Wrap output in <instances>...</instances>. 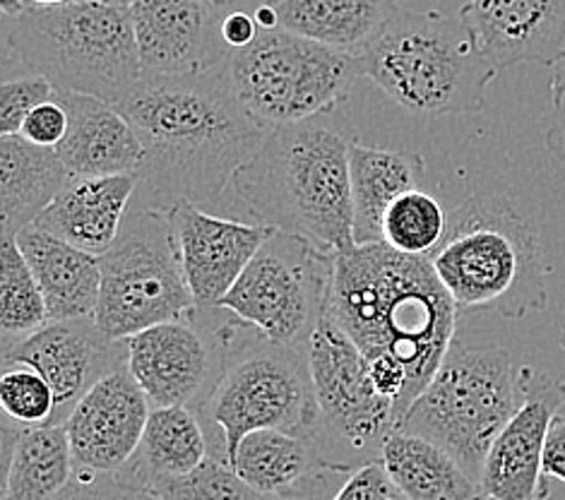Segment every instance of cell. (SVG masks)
Segmentation results:
<instances>
[{
	"instance_id": "cell-1",
	"label": "cell",
	"mask_w": 565,
	"mask_h": 500,
	"mask_svg": "<svg viewBox=\"0 0 565 500\" xmlns=\"http://www.w3.org/2000/svg\"><path fill=\"white\" fill-rule=\"evenodd\" d=\"M116 106L142 142L138 179L157 210L220 198L270 135L238 102L224 63L195 75H142Z\"/></svg>"
},
{
	"instance_id": "cell-2",
	"label": "cell",
	"mask_w": 565,
	"mask_h": 500,
	"mask_svg": "<svg viewBox=\"0 0 565 500\" xmlns=\"http://www.w3.org/2000/svg\"><path fill=\"white\" fill-rule=\"evenodd\" d=\"M328 310L366 361L393 359L407 371L412 404L455 342L457 306L434 265L383 241L334 255Z\"/></svg>"
},
{
	"instance_id": "cell-3",
	"label": "cell",
	"mask_w": 565,
	"mask_h": 500,
	"mask_svg": "<svg viewBox=\"0 0 565 500\" xmlns=\"http://www.w3.org/2000/svg\"><path fill=\"white\" fill-rule=\"evenodd\" d=\"M334 114L270 130L260 152L236 173L234 188L255 224L338 255L356 246L349 175L354 135Z\"/></svg>"
},
{
	"instance_id": "cell-4",
	"label": "cell",
	"mask_w": 565,
	"mask_h": 500,
	"mask_svg": "<svg viewBox=\"0 0 565 500\" xmlns=\"http://www.w3.org/2000/svg\"><path fill=\"white\" fill-rule=\"evenodd\" d=\"M428 260L457 310L522 320L548 306L540 228L508 195L477 193L457 205Z\"/></svg>"
},
{
	"instance_id": "cell-5",
	"label": "cell",
	"mask_w": 565,
	"mask_h": 500,
	"mask_svg": "<svg viewBox=\"0 0 565 500\" xmlns=\"http://www.w3.org/2000/svg\"><path fill=\"white\" fill-rule=\"evenodd\" d=\"M356 63L385 97L419 116L481 111L498 75L462 20L438 10L399 8Z\"/></svg>"
},
{
	"instance_id": "cell-6",
	"label": "cell",
	"mask_w": 565,
	"mask_h": 500,
	"mask_svg": "<svg viewBox=\"0 0 565 500\" xmlns=\"http://www.w3.org/2000/svg\"><path fill=\"white\" fill-rule=\"evenodd\" d=\"M8 42L18 58L56 92L118 104L142 79L130 10L75 0L26 6L12 20Z\"/></svg>"
},
{
	"instance_id": "cell-7",
	"label": "cell",
	"mask_w": 565,
	"mask_h": 500,
	"mask_svg": "<svg viewBox=\"0 0 565 500\" xmlns=\"http://www.w3.org/2000/svg\"><path fill=\"white\" fill-rule=\"evenodd\" d=\"M520 404V369L503 347L455 340L397 428L436 443L479 483L489 448Z\"/></svg>"
},
{
	"instance_id": "cell-8",
	"label": "cell",
	"mask_w": 565,
	"mask_h": 500,
	"mask_svg": "<svg viewBox=\"0 0 565 500\" xmlns=\"http://www.w3.org/2000/svg\"><path fill=\"white\" fill-rule=\"evenodd\" d=\"M224 71L238 102L267 130L334 114L361 77L352 53L281 26L260 32L244 51H228Z\"/></svg>"
},
{
	"instance_id": "cell-9",
	"label": "cell",
	"mask_w": 565,
	"mask_h": 500,
	"mask_svg": "<svg viewBox=\"0 0 565 500\" xmlns=\"http://www.w3.org/2000/svg\"><path fill=\"white\" fill-rule=\"evenodd\" d=\"M198 416L222 430L226 459L253 430L275 428L318 445L322 436L306 351L277 347L255 330L248 340L236 332L220 383Z\"/></svg>"
},
{
	"instance_id": "cell-10",
	"label": "cell",
	"mask_w": 565,
	"mask_h": 500,
	"mask_svg": "<svg viewBox=\"0 0 565 500\" xmlns=\"http://www.w3.org/2000/svg\"><path fill=\"white\" fill-rule=\"evenodd\" d=\"M99 267L102 289L94 322L116 342L198 313L169 210L128 212Z\"/></svg>"
},
{
	"instance_id": "cell-11",
	"label": "cell",
	"mask_w": 565,
	"mask_h": 500,
	"mask_svg": "<svg viewBox=\"0 0 565 500\" xmlns=\"http://www.w3.org/2000/svg\"><path fill=\"white\" fill-rule=\"evenodd\" d=\"M334 255L277 232L217 308L277 347L306 351L330 304Z\"/></svg>"
},
{
	"instance_id": "cell-12",
	"label": "cell",
	"mask_w": 565,
	"mask_h": 500,
	"mask_svg": "<svg viewBox=\"0 0 565 500\" xmlns=\"http://www.w3.org/2000/svg\"><path fill=\"white\" fill-rule=\"evenodd\" d=\"M320 409V448L332 467L354 471L381 459L397 430L395 404L375 390L369 361L326 310L306 347Z\"/></svg>"
},
{
	"instance_id": "cell-13",
	"label": "cell",
	"mask_w": 565,
	"mask_h": 500,
	"mask_svg": "<svg viewBox=\"0 0 565 500\" xmlns=\"http://www.w3.org/2000/svg\"><path fill=\"white\" fill-rule=\"evenodd\" d=\"M195 318L164 322L126 340L128 369L152 409L188 407L200 414L220 383L241 320L205 328Z\"/></svg>"
},
{
	"instance_id": "cell-14",
	"label": "cell",
	"mask_w": 565,
	"mask_h": 500,
	"mask_svg": "<svg viewBox=\"0 0 565 500\" xmlns=\"http://www.w3.org/2000/svg\"><path fill=\"white\" fill-rule=\"evenodd\" d=\"M522 404L483 459L479 493L491 500H544V448L565 404V383L532 366L520 369Z\"/></svg>"
},
{
	"instance_id": "cell-15",
	"label": "cell",
	"mask_w": 565,
	"mask_h": 500,
	"mask_svg": "<svg viewBox=\"0 0 565 500\" xmlns=\"http://www.w3.org/2000/svg\"><path fill=\"white\" fill-rule=\"evenodd\" d=\"M6 363L36 371L56 395L51 424H65L102 377L128 366V342L106 337L94 320H58L6 347Z\"/></svg>"
},
{
	"instance_id": "cell-16",
	"label": "cell",
	"mask_w": 565,
	"mask_h": 500,
	"mask_svg": "<svg viewBox=\"0 0 565 500\" xmlns=\"http://www.w3.org/2000/svg\"><path fill=\"white\" fill-rule=\"evenodd\" d=\"M150 414L152 404L128 366L102 377L63 424L75 469L118 475L136 457Z\"/></svg>"
},
{
	"instance_id": "cell-17",
	"label": "cell",
	"mask_w": 565,
	"mask_h": 500,
	"mask_svg": "<svg viewBox=\"0 0 565 500\" xmlns=\"http://www.w3.org/2000/svg\"><path fill=\"white\" fill-rule=\"evenodd\" d=\"M142 75L179 77L224 63L220 15L207 0H136L130 8Z\"/></svg>"
},
{
	"instance_id": "cell-18",
	"label": "cell",
	"mask_w": 565,
	"mask_h": 500,
	"mask_svg": "<svg viewBox=\"0 0 565 500\" xmlns=\"http://www.w3.org/2000/svg\"><path fill=\"white\" fill-rule=\"evenodd\" d=\"M169 214L198 308H217L265 241L275 234V228L263 224L214 217L191 202H181Z\"/></svg>"
},
{
	"instance_id": "cell-19",
	"label": "cell",
	"mask_w": 565,
	"mask_h": 500,
	"mask_svg": "<svg viewBox=\"0 0 565 500\" xmlns=\"http://www.w3.org/2000/svg\"><path fill=\"white\" fill-rule=\"evenodd\" d=\"M457 18L498 71L565 58V0H469Z\"/></svg>"
},
{
	"instance_id": "cell-20",
	"label": "cell",
	"mask_w": 565,
	"mask_h": 500,
	"mask_svg": "<svg viewBox=\"0 0 565 500\" xmlns=\"http://www.w3.org/2000/svg\"><path fill=\"white\" fill-rule=\"evenodd\" d=\"M228 465L255 491L277 498L306 496L313 500H332L328 491H332L334 479L352 475L347 469L332 467L316 440L275 428L248 434Z\"/></svg>"
},
{
	"instance_id": "cell-21",
	"label": "cell",
	"mask_w": 565,
	"mask_h": 500,
	"mask_svg": "<svg viewBox=\"0 0 565 500\" xmlns=\"http://www.w3.org/2000/svg\"><path fill=\"white\" fill-rule=\"evenodd\" d=\"M53 97L63 104L71 120L56 152L73 179L124 175L142 169V142L116 104L75 92H56Z\"/></svg>"
},
{
	"instance_id": "cell-22",
	"label": "cell",
	"mask_w": 565,
	"mask_h": 500,
	"mask_svg": "<svg viewBox=\"0 0 565 500\" xmlns=\"http://www.w3.org/2000/svg\"><path fill=\"white\" fill-rule=\"evenodd\" d=\"M138 185V173L73 179L32 226L102 258L118 238Z\"/></svg>"
},
{
	"instance_id": "cell-23",
	"label": "cell",
	"mask_w": 565,
	"mask_h": 500,
	"mask_svg": "<svg viewBox=\"0 0 565 500\" xmlns=\"http://www.w3.org/2000/svg\"><path fill=\"white\" fill-rule=\"evenodd\" d=\"M15 241L44 294L49 322L94 320L102 289L97 255L79 251L36 226L22 228Z\"/></svg>"
},
{
	"instance_id": "cell-24",
	"label": "cell",
	"mask_w": 565,
	"mask_h": 500,
	"mask_svg": "<svg viewBox=\"0 0 565 500\" xmlns=\"http://www.w3.org/2000/svg\"><path fill=\"white\" fill-rule=\"evenodd\" d=\"M56 150L36 147L20 135L0 138V212H3V238H15L32 226L53 205L68 183Z\"/></svg>"
},
{
	"instance_id": "cell-25",
	"label": "cell",
	"mask_w": 565,
	"mask_h": 500,
	"mask_svg": "<svg viewBox=\"0 0 565 500\" xmlns=\"http://www.w3.org/2000/svg\"><path fill=\"white\" fill-rule=\"evenodd\" d=\"M426 164L422 155L407 150H381L361 145L349 147V175H352L354 243L383 241V220L390 205L409 191H419Z\"/></svg>"
},
{
	"instance_id": "cell-26",
	"label": "cell",
	"mask_w": 565,
	"mask_h": 500,
	"mask_svg": "<svg viewBox=\"0 0 565 500\" xmlns=\"http://www.w3.org/2000/svg\"><path fill=\"white\" fill-rule=\"evenodd\" d=\"M73 475L75 459L65 426H3V500H53Z\"/></svg>"
},
{
	"instance_id": "cell-27",
	"label": "cell",
	"mask_w": 565,
	"mask_h": 500,
	"mask_svg": "<svg viewBox=\"0 0 565 500\" xmlns=\"http://www.w3.org/2000/svg\"><path fill=\"white\" fill-rule=\"evenodd\" d=\"M399 8L397 0H277L281 30L316 44L359 53L385 30Z\"/></svg>"
},
{
	"instance_id": "cell-28",
	"label": "cell",
	"mask_w": 565,
	"mask_h": 500,
	"mask_svg": "<svg viewBox=\"0 0 565 500\" xmlns=\"http://www.w3.org/2000/svg\"><path fill=\"white\" fill-rule=\"evenodd\" d=\"M210 457V443L198 412L188 407L152 409L136 457L118 471L147 489L152 481L191 475Z\"/></svg>"
},
{
	"instance_id": "cell-29",
	"label": "cell",
	"mask_w": 565,
	"mask_h": 500,
	"mask_svg": "<svg viewBox=\"0 0 565 500\" xmlns=\"http://www.w3.org/2000/svg\"><path fill=\"white\" fill-rule=\"evenodd\" d=\"M381 462L409 500H477L479 483L457 459L422 436L393 430Z\"/></svg>"
},
{
	"instance_id": "cell-30",
	"label": "cell",
	"mask_w": 565,
	"mask_h": 500,
	"mask_svg": "<svg viewBox=\"0 0 565 500\" xmlns=\"http://www.w3.org/2000/svg\"><path fill=\"white\" fill-rule=\"evenodd\" d=\"M49 326V308L30 263L15 238L0 243V330L6 347L18 344Z\"/></svg>"
},
{
	"instance_id": "cell-31",
	"label": "cell",
	"mask_w": 565,
	"mask_h": 500,
	"mask_svg": "<svg viewBox=\"0 0 565 500\" xmlns=\"http://www.w3.org/2000/svg\"><path fill=\"white\" fill-rule=\"evenodd\" d=\"M450 214L426 191L399 195L383 220V243L397 253L430 258L446 238Z\"/></svg>"
},
{
	"instance_id": "cell-32",
	"label": "cell",
	"mask_w": 565,
	"mask_h": 500,
	"mask_svg": "<svg viewBox=\"0 0 565 500\" xmlns=\"http://www.w3.org/2000/svg\"><path fill=\"white\" fill-rule=\"evenodd\" d=\"M145 491L159 500H281L255 491L236 475L226 457L214 453H210L205 462L191 475L152 481Z\"/></svg>"
},
{
	"instance_id": "cell-33",
	"label": "cell",
	"mask_w": 565,
	"mask_h": 500,
	"mask_svg": "<svg viewBox=\"0 0 565 500\" xmlns=\"http://www.w3.org/2000/svg\"><path fill=\"white\" fill-rule=\"evenodd\" d=\"M0 407L22 428L46 426L56 414V395L36 371L18 366L0 377Z\"/></svg>"
},
{
	"instance_id": "cell-34",
	"label": "cell",
	"mask_w": 565,
	"mask_h": 500,
	"mask_svg": "<svg viewBox=\"0 0 565 500\" xmlns=\"http://www.w3.org/2000/svg\"><path fill=\"white\" fill-rule=\"evenodd\" d=\"M53 94L56 89L51 87L49 79L39 75L8 79L0 85V138L20 135L24 120L30 118L36 106L53 99Z\"/></svg>"
},
{
	"instance_id": "cell-35",
	"label": "cell",
	"mask_w": 565,
	"mask_h": 500,
	"mask_svg": "<svg viewBox=\"0 0 565 500\" xmlns=\"http://www.w3.org/2000/svg\"><path fill=\"white\" fill-rule=\"evenodd\" d=\"M53 500H159L150 491L130 483L120 475H92V471H79L71 483L53 498Z\"/></svg>"
},
{
	"instance_id": "cell-36",
	"label": "cell",
	"mask_w": 565,
	"mask_h": 500,
	"mask_svg": "<svg viewBox=\"0 0 565 500\" xmlns=\"http://www.w3.org/2000/svg\"><path fill=\"white\" fill-rule=\"evenodd\" d=\"M332 500H409L397 489L393 477L387 475L381 459L356 467L352 475L344 477L342 486L334 491Z\"/></svg>"
},
{
	"instance_id": "cell-37",
	"label": "cell",
	"mask_w": 565,
	"mask_h": 500,
	"mask_svg": "<svg viewBox=\"0 0 565 500\" xmlns=\"http://www.w3.org/2000/svg\"><path fill=\"white\" fill-rule=\"evenodd\" d=\"M68 126H71L68 111H65L63 104L53 97L42 106H36V109L30 114V118L24 120L20 138H24L26 142H32L36 147L56 150V147L65 140V135H68Z\"/></svg>"
},
{
	"instance_id": "cell-38",
	"label": "cell",
	"mask_w": 565,
	"mask_h": 500,
	"mask_svg": "<svg viewBox=\"0 0 565 500\" xmlns=\"http://www.w3.org/2000/svg\"><path fill=\"white\" fill-rule=\"evenodd\" d=\"M220 32H222V42L226 51H244L260 36V26L255 22L253 12L236 10L222 18Z\"/></svg>"
},
{
	"instance_id": "cell-39",
	"label": "cell",
	"mask_w": 565,
	"mask_h": 500,
	"mask_svg": "<svg viewBox=\"0 0 565 500\" xmlns=\"http://www.w3.org/2000/svg\"><path fill=\"white\" fill-rule=\"evenodd\" d=\"M551 97H554V118H551L546 147L565 164V67L556 73L554 83H551Z\"/></svg>"
},
{
	"instance_id": "cell-40",
	"label": "cell",
	"mask_w": 565,
	"mask_h": 500,
	"mask_svg": "<svg viewBox=\"0 0 565 500\" xmlns=\"http://www.w3.org/2000/svg\"><path fill=\"white\" fill-rule=\"evenodd\" d=\"M544 479L565 483V414H556L551 422L544 448Z\"/></svg>"
},
{
	"instance_id": "cell-41",
	"label": "cell",
	"mask_w": 565,
	"mask_h": 500,
	"mask_svg": "<svg viewBox=\"0 0 565 500\" xmlns=\"http://www.w3.org/2000/svg\"><path fill=\"white\" fill-rule=\"evenodd\" d=\"M267 3H277V0H207V6L217 12L220 20L224 15H228V12H236V10H248V12H255L260 6H267Z\"/></svg>"
},
{
	"instance_id": "cell-42",
	"label": "cell",
	"mask_w": 565,
	"mask_h": 500,
	"mask_svg": "<svg viewBox=\"0 0 565 500\" xmlns=\"http://www.w3.org/2000/svg\"><path fill=\"white\" fill-rule=\"evenodd\" d=\"M0 10H3L6 18L15 20L26 10V3H24V0H0Z\"/></svg>"
},
{
	"instance_id": "cell-43",
	"label": "cell",
	"mask_w": 565,
	"mask_h": 500,
	"mask_svg": "<svg viewBox=\"0 0 565 500\" xmlns=\"http://www.w3.org/2000/svg\"><path fill=\"white\" fill-rule=\"evenodd\" d=\"M26 6H39V8H53V6H68L75 0H24Z\"/></svg>"
},
{
	"instance_id": "cell-44",
	"label": "cell",
	"mask_w": 565,
	"mask_h": 500,
	"mask_svg": "<svg viewBox=\"0 0 565 500\" xmlns=\"http://www.w3.org/2000/svg\"><path fill=\"white\" fill-rule=\"evenodd\" d=\"M94 3H104V6H114V8H124L130 10L136 0H94Z\"/></svg>"
},
{
	"instance_id": "cell-45",
	"label": "cell",
	"mask_w": 565,
	"mask_h": 500,
	"mask_svg": "<svg viewBox=\"0 0 565 500\" xmlns=\"http://www.w3.org/2000/svg\"><path fill=\"white\" fill-rule=\"evenodd\" d=\"M281 500H313V498H306V496H289V498H281Z\"/></svg>"
},
{
	"instance_id": "cell-46",
	"label": "cell",
	"mask_w": 565,
	"mask_h": 500,
	"mask_svg": "<svg viewBox=\"0 0 565 500\" xmlns=\"http://www.w3.org/2000/svg\"><path fill=\"white\" fill-rule=\"evenodd\" d=\"M561 344H563V349H565V328H563V337H561Z\"/></svg>"
},
{
	"instance_id": "cell-47",
	"label": "cell",
	"mask_w": 565,
	"mask_h": 500,
	"mask_svg": "<svg viewBox=\"0 0 565 500\" xmlns=\"http://www.w3.org/2000/svg\"><path fill=\"white\" fill-rule=\"evenodd\" d=\"M397 3H399V6H405V3H412V0H397Z\"/></svg>"
},
{
	"instance_id": "cell-48",
	"label": "cell",
	"mask_w": 565,
	"mask_h": 500,
	"mask_svg": "<svg viewBox=\"0 0 565 500\" xmlns=\"http://www.w3.org/2000/svg\"><path fill=\"white\" fill-rule=\"evenodd\" d=\"M477 500H491V498H483V496H479V498H477Z\"/></svg>"
}]
</instances>
